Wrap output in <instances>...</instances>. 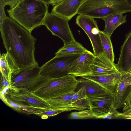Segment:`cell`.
<instances>
[{
    "label": "cell",
    "mask_w": 131,
    "mask_h": 131,
    "mask_svg": "<svg viewBox=\"0 0 131 131\" xmlns=\"http://www.w3.org/2000/svg\"><path fill=\"white\" fill-rule=\"evenodd\" d=\"M69 19L51 12L46 16L42 25L54 35L60 38L64 45L75 40L69 24Z\"/></svg>",
    "instance_id": "obj_7"
},
{
    "label": "cell",
    "mask_w": 131,
    "mask_h": 131,
    "mask_svg": "<svg viewBox=\"0 0 131 131\" xmlns=\"http://www.w3.org/2000/svg\"><path fill=\"white\" fill-rule=\"evenodd\" d=\"M71 119H84L95 118L90 109L71 113L69 115Z\"/></svg>",
    "instance_id": "obj_24"
},
{
    "label": "cell",
    "mask_w": 131,
    "mask_h": 131,
    "mask_svg": "<svg viewBox=\"0 0 131 131\" xmlns=\"http://www.w3.org/2000/svg\"><path fill=\"white\" fill-rule=\"evenodd\" d=\"M116 66L119 72H131V31L121 47L118 61Z\"/></svg>",
    "instance_id": "obj_15"
},
{
    "label": "cell",
    "mask_w": 131,
    "mask_h": 131,
    "mask_svg": "<svg viewBox=\"0 0 131 131\" xmlns=\"http://www.w3.org/2000/svg\"><path fill=\"white\" fill-rule=\"evenodd\" d=\"M87 0H63L53 6L51 12L71 19L78 14L81 5Z\"/></svg>",
    "instance_id": "obj_14"
},
{
    "label": "cell",
    "mask_w": 131,
    "mask_h": 131,
    "mask_svg": "<svg viewBox=\"0 0 131 131\" xmlns=\"http://www.w3.org/2000/svg\"><path fill=\"white\" fill-rule=\"evenodd\" d=\"M78 80L75 92H77L83 87H84L88 97L109 92L102 85L93 81L83 78L78 79Z\"/></svg>",
    "instance_id": "obj_19"
},
{
    "label": "cell",
    "mask_w": 131,
    "mask_h": 131,
    "mask_svg": "<svg viewBox=\"0 0 131 131\" xmlns=\"http://www.w3.org/2000/svg\"><path fill=\"white\" fill-rule=\"evenodd\" d=\"M87 50L81 44L75 41L64 45L55 53V56L81 54Z\"/></svg>",
    "instance_id": "obj_21"
},
{
    "label": "cell",
    "mask_w": 131,
    "mask_h": 131,
    "mask_svg": "<svg viewBox=\"0 0 131 131\" xmlns=\"http://www.w3.org/2000/svg\"><path fill=\"white\" fill-rule=\"evenodd\" d=\"M90 106V109L96 118H102L109 114L113 105L114 97L109 92L88 97Z\"/></svg>",
    "instance_id": "obj_10"
},
{
    "label": "cell",
    "mask_w": 131,
    "mask_h": 131,
    "mask_svg": "<svg viewBox=\"0 0 131 131\" xmlns=\"http://www.w3.org/2000/svg\"><path fill=\"white\" fill-rule=\"evenodd\" d=\"M123 13L113 14L105 16L101 19L105 23L103 32L110 37L113 33L118 27L127 21V15Z\"/></svg>",
    "instance_id": "obj_20"
},
{
    "label": "cell",
    "mask_w": 131,
    "mask_h": 131,
    "mask_svg": "<svg viewBox=\"0 0 131 131\" xmlns=\"http://www.w3.org/2000/svg\"><path fill=\"white\" fill-rule=\"evenodd\" d=\"M42 2L49 6L51 5L54 6L63 0H37Z\"/></svg>",
    "instance_id": "obj_29"
},
{
    "label": "cell",
    "mask_w": 131,
    "mask_h": 131,
    "mask_svg": "<svg viewBox=\"0 0 131 131\" xmlns=\"http://www.w3.org/2000/svg\"><path fill=\"white\" fill-rule=\"evenodd\" d=\"M5 95L12 101L20 105L41 109H51L45 100L37 95L33 92H13L8 89Z\"/></svg>",
    "instance_id": "obj_9"
},
{
    "label": "cell",
    "mask_w": 131,
    "mask_h": 131,
    "mask_svg": "<svg viewBox=\"0 0 131 131\" xmlns=\"http://www.w3.org/2000/svg\"><path fill=\"white\" fill-rule=\"evenodd\" d=\"M0 67L1 74L11 85L12 75L18 73L20 69L7 52L0 54Z\"/></svg>",
    "instance_id": "obj_17"
},
{
    "label": "cell",
    "mask_w": 131,
    "mask_h": 131,
    "mask_svg": "<svg viewBox=\"0 0 131 131\" xmlns=\"http://www.w3.org/2000/svg\"><path fill=\"white\" fill-rule=\"evenodd\" d=\"M81 54L55 56L41 67V75L53 79L70 74L72 64Z\"/></svg>",
    "instance_id": "obj_6"
},
{
    "label": "cell",
    "mask_w": 131,
    "mask_h": 131,
    "mask_svg": "<svg viewBox=\"0 0 131 131\" xmlns=\"http://www.w3.org/2000/svg\"><path fill=\"white\" fill-rule=\"evenodd\" d=\"M95 57L94 54L87 50L74 62L69 74L75 77H81L91 74V66Z\"/></svg>",
    "instance_id": "obj_12"
},
{
    "label": "cell",
    "mask_w": 131,
    "mask_h": 131,
    "mask_svg": "<svg viewBox=\"0 0 131 131\" xmlns=\"http://www.w3.org/2000/svg\"><path fill=\"white\" fill-rule=\"evenodd\" d=\"M76 21L77 25L84 31L88 37L95 56H97L104 52L101 39L100 30L94 18L79 15L76 18Z\"/></svg>",
    "instance_id": "obj_8"
},
{
    "label": "cell",
    "mask_w": 131,
    "mask_h": 131,
    "mask_svg": "<svg viewBox=\"0 0 131 131\" xmlns=\"http://www.w3.org/2000/svg\"><path fill=\"white\" fill-rule=\"evenodd\" d=\"M0 30L7 52L20 70L38 65L35 55L36 39L31 33L7 16L0 23Z\"/></svg>",
    "instance_id": "obj_1"
},
{
    "label": "cell",
    "mask_w": 131,
    "mask_h": 131,
    "mask_svg": "<svg viewBox=\"0 0 131 131\" xmlns=\"http://www.w3.org/2000/svg\"><path fill=\"white\" fill-rule=\"evenodd\" d=\"M65 111H67V110L65 109L60 110L50 109L36 114L35 115L41 116L42 119H46L48 118V117L53 116Z\"/></svg>",
    "instance_id": "obj_25"
},
{
    "label": "cell",
    "mask_w": 131,
    "mask_h": 131,
    "mask_svg": "<svg viewBox=\"0 0 131 131\" xmlns=\"http://www.w3.org/2000/svg\"><path fill=\"white\" fill-rule=\"evenodd\" d=\"M48 5L37 0H21L13 8L7 9L10 17L31 33L42 25Z\"/></svg>",
    "instance_id": "obj_2"
},
{
    "label": "cell",
    "mask_w": 131,
    "mask_h": 131,
    "mask_svg": "<svg viewBox=\"0 0 131 131\" xmlns=\"http://www.w3.org/2000/svg\"><path fill=\"white\" fill-rule=\"evenodd\" d=\"M120 72L113 74L93 75H89L81 77L82 78L95 82L105 88L111 94H114L119 79Z\"/></svg>",
    "instance_id": "obj_16"
},
{
    "label": "cell",
    "mask_w": 131,
    "mask_h": 131,
    "mask_svg": "<svg viewBox=\"0 0 131 131\" xmlns=\"http://www.w3.org/2000/svg\"><path fill=\"white\" fill-rule=\"evenodd\" d=\"M120 72L119 79L113 95V106L116 109L123 107L131 91V72Z\"/></svg>",
    "instance_id": "obj_11"
},
{
    "label": "cell",
    "mask_w": 131,
    "mask_h": 131,
    "mask_svg": "<svg viewBox=\"0 0 131 131\" xmlns=\"http://www.w3.org/2000/svg\"><path fill=\"white\" fill-rule=\"evenodd\" d=\"M93 75L113 74L119 72L116 64L111 61L104 52L95 56L91 66Z\"/></svg>",
    "instance_id": "obj_13"
},
{
    "label": "cell",
    "mask_w": 131,
    "mask_h": 131,
    "mask_svg": "<svg viewBox=\"0 0 131 131\" xmlns=\"http://www.w3.org/2000/svg\"><path fill=\"white\" fill-rule=\"evenodd\" d=\"M41 67L38 65L20 70L12 75L8 90L13 92L28 91L33 92L49 79L40 75Z\"/></svg>",
    "instance_id": "obj_4"
},
{
    "label": "cell",
    "mask_w": 131,
    "mask_h": 131,
    "mask_svg": "<svg viewBox=\"0 0 131 131\" xmlns=\"http://www.w3.org/2000/svg\"><path fill=\"white\" fill-rule=\"evenodd\" d=\"M128 5L131 8V0H125Z\"/></svg>",
    "instance_id": "obj_31"
},
{
    "label": "cell",
    "mask_w": 131,
    "mask_h": 131,
    "mask_svg": "<svg viewBox=\"0 0 131 131\" xmlns=\"http://www.w3.org/2000/svg\"><path fill=\"white\" fill-rule=\"evenodd\" d=\"M72 105L78 111H81L86 109H90V101L88 97L79 98L72 102Z\"/></svg>",
    "instance_id": "obj_23"
},
{
    "label": "cell",
    "mask_w": 131,
    "mask_h": 131,
    "mask_svg": "<svg viewBox=\"0 0 131 131\" xmlns=\"http://www.w3.org/2000/svg\"><path fill=\"white\" fill-rule=\"evenodd\" d=\"M129 12L131 8L125 0H87L78 14L101 19L113 14Z\"/></svg>",
    "instance_id": "obj_3"
},
{
    "label": "cell",
    "mask_w": 131,
    "mask_h": 131,
    "mask_svg": "<svg viewBox=\"0 0 131 131\" xmlns=\"http://www.w3.org/2000/svg\"><path fill=\"white\" fill-rule=\"evenodd\" d=\"M75 92V91L71 92L45 100L52 110L65 109L67 111L73 110H77L71 104V97Z\"/></svg>",
    "instance_id": "obj_18"
},
{
    "label": "cell",
    "mask_w": 131,
    "mask_h": 131,
    "mask_svg": "<svg viewBox=\"0 0 131 131\" xmlns=\"http://www.w3.org/2000/svg\"><path fill=\"white\" fill-rule=\"evenodd\" d=\"M6 17L5 10V7L0 5V23Z\"/></svg>",
    "instance_id": "obj_30"
},
{
    "label": "cell",
    "mask_w": 131,
    "mask_h": 131,
    "mask_svg": "<svg viewBox=\"0 0 131 131\" xmlns=\"http://www.w3.org/2000/svg\"><path fill=\"white\" fill-rule=\"evenodd\" d=\"M21 0H0V5L5 7L8 5L10 9L14 8Z\"/></svg>",
    "instance_id": "obj_26"
},
{
    "label": "cell",
    "mask_w": 131,
    "mask_h": 131,
    "mask_svg": "<svg viewBox=\"0 0 131 131\" xmlns=\"http://www.w3.org/2000/svg\"><path fill=\"white\" fill-rule=\"evenodd\" d=\"M10 84L1 74L0 91L6 87H9Z\"/></svg>",
    "instance_id": "obj_28"
},
{
    "label": "cell",
    "mask_w": 131,
    "mask_h": 131,
    "mask_svg": "<svg viewBox=\"0 0 131 131\" xmlns=\"http://www.w3.org/2000/svg\"><path fill=\"white\" fill-rule=\"evenodd\" d=\"M78 82L71 74L56 78L49 79L34 91L37 95L46 100L75 91Z\"/></svg>",
    "instance_id": "obj_5"
},
{
    "label": "cell",
    "mask_w": 131,
    "mask_h": 131,
    "mask_svg": "<svg viewBox=\"0 0 131 131\" xmlns=\"http://www.w3.org/2000/svg\"><path fill=\"white\" fill-rule=\"evenodd\" d=\"M100 36L103 48L108 58L112 62L114 61L115 56L111 37L102 31H100Z\"/></svg>",
    "instance_id": "obj_22"
},
{
    "label": "cell",
    "mask_w": 131,
    "mask_h": 131,
    "mask_svg": "<svg viewBox=\"0 0 131 131\" xmlns=\"http://www.w3.org/2000/svg\"><path fill=\"white\" fill-rule=\"evenodd\" d=\"M122 107L123 112L131 109V91Z\"/></svg>",
    "instance_id": "obj_27"
}]
</instances>
